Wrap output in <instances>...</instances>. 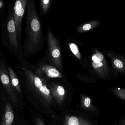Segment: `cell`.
<instances>
[{"instance_id": "cell-1", "label": "cell", "mask_w": 125, "mask_h": 125, "mask_svg": "<svg viewBox=\"0 0 125 125\" xmlns=\"http://www.w3.org/2000/svg\"><path fill=\"white\" fill-rule=\"evenodd\" d=\"M26 9V36L23 53L25 57H28L42 49L44 37L41 20L37 11L35 0H28Z\"/></svg>"}, {"instance_id": "cell-2", "label": "cell", "mask_w": 125, "mask_h": 125, "mask_svg": "<svg viewBox=\"0 0 125 125\" xmlns=\"http://www.w3.org/2000/svg\"><path fill=\"white\" fill-rule=\"evenodd\" d=\"M107 58L103 50L93 48L90 61L92 69L104 79H108L113 76L112 69Z\"/></svg>"}, {"instance_id": "cell-3", "label": "cell", "mask_w": 125, "mask_h": 125, "mask_svg": "<svg viewBox=\"0 0 125 125\" xmlns=\"http://www.w3.org/2000/svg\"><path fill=\"white\" fill-rule=\"evenodd\" d=\"M47 42L50 62L59 71H62L63 63L61 46L59 40L50 28L47 31Z\"/></svg>"}, {"instance_id": "cell-4", "label": "cell", "mask_w": 125, "mask_h": 125, "mask_svg": "<svg viewBox=\"0 0 125 125\" xmlns=\"http://www.w3.org/2000/svg\"><path fill=\"white\" fill-rule=\"evenodd\" d=\"M103 50L110 61L113 76L117 78L119 74L125 75V56L111 50Z\"/></svg>"}, {"instance_id": "cell-5", "label": "cell", "mask_w": 125, "mask_h": 125, "mask_svg": "<svg viewBox=\"0 0 125 125\" xmlns=\"http://www.w3.org/2000/svg\"><path fill=\"white\" fill-rule=\"evenodd\" d=\"M0 80L12 103L17 106L19 100L16 90L12 84L10 76L4 65L0 63Z\"/></svg>"}, {"instance_id": "cell-6", "label": "cell", "mask_w": 125, "mask_h": 125, "mask_svg": "<svg viewBox=\"0 0 125 125\" xmlns=\"http://www.w3.org/2000/svg\"><path fill=\"white\" fill-rule=\"evenodd\" d=\"M28 0H18L15 1L14 6V17L18 40H20L21 36L22 19L26 9Z\"/></svg>"}, {"instance_id": "cell-7", "label": "cell", "mask_w": 125, "mask_h": 125, "mask_svg": "<svg viewBox=\"0 0 125 125\" xmlns=\"http://www.w3.org/2000/svg\"><path fill=\"white\" fill-rule=\"evenodd\" d=\"M36 72L40 78H53L62 77V73L55 67L44 63H41L38 65L36 68Z\"/></svg>"}, {"instance_id": "cell-8", "label": "cell", "mask_w": 125, "mask_h": 125, "mask_svg": "<svg viewBox=\"0 0 125 125\" xmlns=\"http://www.w3.org/2000/svg\"><path fill=\"white\" fill-rule=\"evenodd\" d=\"M7 30L9 43L12 47L17 50L18 47V40L16 32V27L14 17V12L10 14L7 24Z\"/></svg>"}, {"instance_id": "cell-9", "label": "cell", "mask_w": 125, "mask_h": 125, "mask_svg": "<svg viewBox=\"0 0 125 125\" xmlns=\"http://www.w3.org/2000/svg\"><path fill=\"white\" fill-rule=\"evenodd\" d=\"M4 108L1 117L0 125H13L14 115L11 103L5 98Z\"/></svg>"}, {"instance_id": "cell-10", "label": "cell", "mask_w": 125, "mask_h": 125, "mask_svg": "<svg viewBox=\"0 0 125 125\" xmlns=\"http://www.w3.org/2000/svg\"><path fill=\"white\" fill-rule=\"evenodd\" d=\"M69 50L71 51L75 58L83 67L86 68L88 65V61L82 57L78 45L73 41H69L67 43Z\"/></svg>"}, {"instance_id": "cell-11", "label": "cell", "mask_w": 125, "mask_h": 125, "mask_svg": "<svg viewBox=\"0 0 125 125\" xmlns=\"http://www.w3.org/2000/svg\"><path fill=\"white\" fill-rule=\"evenodd\" d=\"M101 24V22L99 20H91L78 26L76 31L79 33H86L96 28Z\"/></svg>"}, {"instance_id": "cell-12", "label": "cell", "mask_w": 125, "mask_h": 125, "mask_svg": "<svg viewBox=\"0 0 125 125\" xmlns=\"http://www.w3.org/2000/svg\"><path fill=\"white\" fill-rule=\"evenodd\" d=\"M9 74L11 81L12 84L16 91L20 94H21L20 86L18 79L13 70L10 67L9 68Z\"/></svg>"}, {"instance_id": "cell-13", "label": "cell", "mask_w": 125, "mask_h": 125, "mask_svg": "<svg viewBox=\"0 0 125 125\" xmlns=\"http://www.w3.org/2000/svg\"><path fill=\"white\" fill-rule=\"evenodd\" d=\"M40 1L42 11L43 13L45 15L48 12L52 3V1L51 0H41Z\"/></svg>"}, {"instance_id": "cell-14", "label": "cell", "mask_w": 125, "mask_h": 125, "mask_svg": "<svg viewBox=\"0 0 125 125\" xmlns=\"http://www.w3.org/2000/svg\"><path fill=\"white\" fill-rule=\"evenodd\" d=\"M112 90L114 93L117 97L125 100V89L119 88H114Z\"/></svg>"}, {"instance_id": "cell-15", "label": "cell", "mask_w": 125, "mask_h": 125, "mask_svg": "<svg viewBox=\"0 0 125 125\" xmlns=\"http://www.w3.org/2000/svg\"><path fill=\"white\" fill-rule=\"evenodd\" d=\"M68 125H80V122L77 117L72 116L68 120Z\"/></svg>"}, {"instance_id": "cell-16", "label": "cell", "mask_w": 125, "mask_h": 125, "mask_svg": "<svg viewBox=\"0 0 125 125\" xmlns=\"http://www.w3.org/2000/svg\"><path fill=\"white\" fill-rule=\"evenodd\" d=\"M39 89L40 91L42 92V94L46 95H49L50 94V90L47 88L46 85L43 84L42 87H40Z\"/></svg>"}, {"instance_id": "cell-17", "label": "cell", "mask_w": 125, "mask_h": 125, "mask_svg": "<svg viewBox=\"0 0 125 125\" xmlns=\"http://www.w3.org/2000/svg\"><path fill=\"white\" fill-rule=\"evenodd\" d=\"M57 91L58 94L60 96H62L65 94V90L61 86H58L57 87Z\"/></svg>"}, {"instance_id": "cell-18", "label": "cell", "mask_w": 125, "mask_h": 125, "mask_svg": "<svg viewBox=\"0 0 125 125\" xmlns=\"http://www.w3.org/2000/svg\"><path fill=\"white\" fill-rule=\"evenodd\" d=\"M90 102H91V101H90L89 98H86L85 99L84 102V105H85V107L86 108H89L90 105Z\"/></svg>"}, {"instance_id": "cell-19", "label": "cell", "mask_w": 125, "mask_h": 125, "mask_svg": "<svg viewBox=\"0 0 125 125\" xmlns=\"http://www.w3.org/2000/svg\"><path fill=\"white\" fill-rule=\"evenodd\" d=\"M2 5H3V3L1 1H0V8L2 6Z\"/></svg>"}]
</instances>
